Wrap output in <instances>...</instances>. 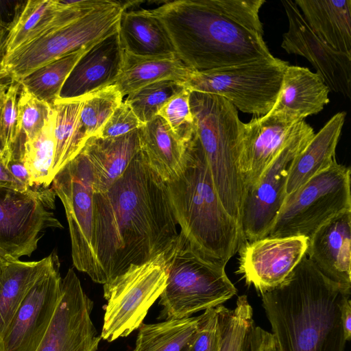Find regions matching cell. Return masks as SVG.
Instances as JSON below:
<instances>
[{
  "mask_svg": "<svg viewBox=\"0 0 351 351\" xmlns=\"http://www.w3.org/2000/svg\"><path fill=\"white\" fill-rule=\"evenodd\" d=\"M177 225L166 183L140 149L107 191L93 193V245L104 284L165 252Z\"/></svg>",
  "mask_w": 351,
  "mask_h": 351,
  "instance_id": "obj_1",
  "label": "cell"
},
{
  "mask_svg": "<svg viewBox=\"0 0 351 351\" xmlns=\"http://www.w3.org/2000/svg\"><path fill=\"white\" fill-rule=\"evenodd\" d=\"M280 351H345L340 304L351 291L303 256L279 286L260 293Z\"/></svg>",
  "mask_w": 351,
  "mask_h": 351,
  "instance_id": "obj_2",
  "label": "cell"
},
{
  "mask_svg": "<svg viewBox=\"0 0 351 351\" xmlns=\"http://www.w3.org/2000/svg\"><path fill=\"white\" fill-rule=\"evenodd\" d=\"M151 10L163 23L178 58L193 71L274 56L262 35L222 15L210 0L165 1Z\"/></svg>",
  "mask_w": 351,
  "mask_h": 351,
  "instance_id": "obj_3",
  "label": "cell"
},
{
  "mask_svg": "<svg viewBox=\"0 0 351 351\" xmlns=\"http://www.w3.org/2000/svg\"><path fill=\"white\" fill-rule=\"evenodd\" d=\"M165 183L180 232L202 256L226 267L246 240L219 197L195 132L186 143L180 173Z\"/></svg>",
  "mask_w": 351,
  "mask_h": 351,
  "instance_id": "obj_4",
  "label": "cell"
},
{
  "mask_svg": "<svg viewBox=\"0 0 351 351\" xmlns=\"http://www.w3.org/2000/svg\"><path fill=\"white\" fill-rule=\"evenodd\" d=\"M189 104L194 132L217 192L225 209L242 229L246 188L239 160L244 123L239 119L238 110L221 96L191 91Z\"/></svg>",
  "mask_w": 351,
  "mask_h": 351,
  "instance_id": "obj_5",
  "label": "cell"
},
{
  "mask_svg": "<svg viewBox=\"0 0 351 351\" xmlns=\"http://www.w3.org/2000/svg\"><path fill=\"white\" fill-rule=\"evenodd\" d=\"M167 282L160 296L165 319L191 317L216 307L237 295L225 267L194 250L180 232L164 252Z\"/></svg>",
  "mask_w": 351,
  "mask_h": 351,
  "instance_id": "obj_6",
  "label": "cell"
},
{
  "mask_svg": "<svg viewBox=\"0 0 351 351\" xmlns=\"http://www.w3.org/2000/svg\"><path fill=\"white\" fill-rule=\"evenodd\" d=\"M351 172L335 159L287 196L267 237H308L338 213L351 210Z\"/></svg>",
  "mask_w": 351,
  "mask_h": 351,
  "instance_id": "obj_7",
  "label": "cell"
},
{
  "mask_svg": "<svg viewBox=\"0 0 351 351\" xmlns=\"http://www.w3.org/2000/svg\"><path fill=\"white\" fill-rule=\"evenodd\" d=\"M288 62L274 56L211 70L193 71L184 86L190 91L221 96L237 110L255 117L273 108Z\"/></svg>",
  "mask_w": 351,
  "mask_h": 351,
  "instance_id": "obj_8",
  "label": "cell"
},
{
  "mask_svg": "<svg viewBox=\"0 0 351 351\" xmlns=\"http://www.w3.org/2000/svg\"><path fill=\"white\" fill-rule=\"evenodd\" d=\"M124 3L108 0L104 5L62 27L51 29L3 58L16 82L44 64L89 47L118 29Z\"/></svg>",
  "mask_w": 351,
  "mask_h": 351,
  "instance_id": "obj_9",
  "label": "cell"
},
{
  "mask_svg": "<svg viewBox=\"0 0 351 351\" xmlns=\"http://www.w3.org/2000/svg\"><path fill=\"white\" fill-rule=\"evenodd\" d=\"M167 282L164 252L104 284L105 306L101 339L108 342L129 335L143 324Z\"/></svg>",
  "mask_w": 351,
  "mask_h": 351,
  "instance_id": "obj_10",
  "label": "cell"
},
{
  "mask_svg": "<svg viewBox=\"0 0 351 351\" xmlns=\"http://www.w3.org/2000/svg\"><path fill=\"white\" fill-rule=\"evenodd\" d=\"M51 184L65 210L75 267L104 285L93 245V176L82 150L58 172Z\"/></svg>",
  "mask_w": 351,
  "mask_h": 351,
  "instance_id": "obj_11",
  "label": "cell"
},
{
  "mask_svg": "<svg viewBox=\"0 0 351 351\" xmlns=\"http://www.w3.org/2000/svg\"><path fill=\"white\" fill-rule=\"evenodd\" d=\"M55 195L48 187L21 191L0 186V250L7 259L29 256L44 230L62 228L52 212Z\"/></svg>",
  "mask_w": 351,
  "mask_h": 351,
  "instance_id": "obj_12",
  "label": "cell"
},
{
  "mask_svg": "<svg viewBox=\"0 0 351 351\" xmlns=\"http://www.w3.org/2000/svg\"><path fill=\"white\" fill-rule=\"evenodd\" d=\"M314 134L313 128L304 120L300 121L287 145L256 184L247 191L241 221L246 241L267 237L286 196L285 186L291 165Z\"/></svg>",
  "mask_w": 351,
  "mask_h": 351,
  "instance_id": "obj_13",
  "label": "cell"
},
{
  "mask_svg": "<svg viewBox=\"0 0 351 351\" xmlns=\"http://www.w3.org/2000/svg\"><path fill=\"white\" fill-rule=\"evenodd\" d=\"M93 302L72 268L62 279L61 296L36 351H97L101 340L91 319Z\"/></svg>",
  "mask_w": 351,
  "mask_h": 351,
  "instance_id": "obj_14",
  "label": "cell"
},
{
  "mask_svg": "<svg viewBox=\"0 0 351 351\" xmlns=\"http://www.w3.org/2000/svg\"><path fill=\"white\" fill-rule=\"evenodd\" d=\"M57 254L30 289L0 340V351H36L61 296L62 278Z\"/></svg>",
  "mask_w": 351,
  "mask_h": 351,
  "instance_id": "obj_15",
  "label": "cell"
},
{
  "mask_svg": "<svg viewBox=\"0 0 351 351\" xmlns=\"http://www.w3.org/2000/svg\"><path fill=\"white\" fill-rule=\"evenodd\" d=\"M308 237H271L245 241L239 250L237 274L260 293L279 286L306 254Z\"/></svg>",
  "mask_w": 351,
  "mask_h": 351,
  "instance_id": "obj_16",
  "label": "cell"
},
{
  "mask_svg": "<svg viewBox=\"0 0 351 351\" xmlns=\"http://www.w3.org/2000/svg\"><path fill=\"white\" fill-rule=\"evenodd\" d=\"M281 2L288 19V30L282 36L281 47L289 54L305 58L330 90L350 99L351 56L319 39L306 24L295 1Z\"/></svg>",
  "mask_w": 351,
  "mask_h": 351,
  "instance_id": "obj_17",
  "label": "cell"
},
{
  "mask_svg": "<svg viewBox=\"0 0 351 351\" xmlns=\"http://www.w3.org/2000/svg\"><path fill=\"white\" fill-rule=\"evenodd\" d=\"M300 121L270 110L243 123L239 167L246 193L289 142Z\"/></svg>",
  "mask_w": 351,
  "mask_h": 351,
  "instance_id": "obj_18",
  "label": "cell"
},
{
  "mask_svg": "<svg viewBox=\"0 0 351 351\" xmlns=\"http://www.w3.org/2000/svg\"><path fill=\"white\" fill-rule=\"evenodd\" d=\"M123 56L117 29L90 45L82 55L64 82L59 98L81 97L114 84Z\"/></svg>",
  "mask_w": 351,
  "mask_h": 351,
  "instance_id": "obj_19",
  "label": "cell"
},
{
  "mask_svg": "<svg viewBox=\"0 0 351 351\" xmlns=\"http://www.w3.org/2000/svg\"><path fill=\"white\" fill-rule=\"evenodd\" d=\"M306 256L326 278L351 291V210L335 215L308 237Z\"/></svg>",
  "mask_w": 351,
  "mask_h": 351,
  "instance_id": "obj_20",
  "label": "cell"
},
{
  "mask_svg": "<svg viewBox=\"0 0 351 351\" xmlns=\"http://www.w3.org/2000/svg\"><path fill=\"white\" fill-rule=\"evenodd\" d=\"M118 33L123 51L144 58L177 56L169 33L151 9H134L131 1L124 3Z\"/></svg>",
  "mask_w": 351,
  "mask_h": 351,
  "instance_id": "obj_21",
  "label": "cell"
},
{
  "mask_svg": "<svg viewBox=\"0 0 351 351\" xmlns=\"http://www.w3.org/2000/svg\"><path fill=\"white\" fill-rule=\"evenodd\" d=\"M215 310L218 351H280L274 335L256 325L245 295L237 298L233 308L221 304Z\"/></svg>",
  "mask_w": 351,
  "mask_h": 351,
  "instance_id": "obj_22",
  "label": "cell"
},
{
  "mask_svg": "<svg viewBox=\"0 0 351 351\" xmlns=\"http://www.w3.org/2000/svg\"><path fill=\"white\" fill-rule=\"evenodd\" d=\"M330 89L308 68L287 65L278 98L271 110L300 121L321 112L330 102Z\"/></svg>",
  "mask_w": 351,
  "mask_h": 351,
  "instance_id": "obj_23",
  "label": "cell"
},
{
  "mask_svg": "<svg viewBox=\"0 0 351 351\" xmlns=\"http://www.w3.org/2000/svg\"><path fill=\"white\" fill-rule=\"evenodd\" d=\"M138 130L117 137L87 140L82 150L90 166L94 193L105 192L124 173L141 149Z\"/></svg>",
  "mask_w": 351,
  "mask_h": 351,
  "instance_id": "obj_24",
  "label": "cell"
},
{
  "mask_svg": "<svg viewBox=\"0 0 351 351\" xmlns=\"http://www.w3.org/2000/svg\"><path fill=\"white\" fill-rule=\"evenodd\" d=\"M346 117L345 112L333 115L295 158L287 179L285 197L329 167L336 159V148Z\"/></svg>",
  "mask_w": 351,
  "mask_h": 351,
  "instance_id": "obj_25",
  "label": "cell"
},
{
  "mask_svg": "<svg viewBox=\"0 0 351 351\" xmlns=\"http://www.w3.org/2000/svg\"><path fill=\"white\" fill-rule=\"evenodd\" d=\"M295 3L319 39L351 56V0H295Z\"/></svg>",
  "mask_w": 351,
  "mask_h": 351,
  "instance_id": "obj_26",
  "label": "cell"
},
{
  "mask_svg": "<svg viewBox=\"0 0 351 351\" xmlns=\"http://www.w3.org/2000/svg\"><path fill=\"white\" fill-rule=\"evenodd\" d=\"M56 255L53 252L38 261L7 259L0 265V340L30 289Z\"/></svg>",
  "mask_w": 351,
  "mask_h": 351,
  "instance_id": "obj_27",
  "label": "cell"
},
{
  "mask_svg": "<svg viewBox=\"0 0 351 351\" xmlns=\"http://www.w3.org/2000/svg\"><path fill=\"white\" fill-rule=\"evenodd\" d=\"M138 135L141 151L151 168L165 182L174 179L182 168L186 143L158 115L145 123Z\"/></svg>",
  "mask_w": 351,
  "mask_h": 351,
  "instance_id": "obj_28",
  "label": "cell"
},
{
  "mask_svg": "<svg viewBox=\"0 0 351 351\" xmlns=\"http://www.w3.org/2000/svg\"><path fill=\"white\" fill-rule=\"evenodd\" d=\"M192 71L178 56L144 58L124 51L121 71L114 85L123 97L161 80H170L184 84Z\"/></svg>",
  "mask_w": 351,
  "mask_h": 351,
  "instance_id": "obj_29",
  "label": "cell"
},
{
  "mask_svg": "<svg viewBox=\"0 0 351 351\" xmlns=\"http://www.w3.org/2000/svg\"><path fill=\"white\" fill-rule=\"evenodd\" d=\"M64 8L60 0H29L10 26L5 43L8 54L49 29L59 27L57 15Z\"/></svg>",
  "mask_w": 351,
  "mask_h": 351,
  "instance_id": "obj_30",
  "label": "cell"
},
{
  "mask_svg": "<svg viewBox=\"0 0 351 351\" xmlns=\"http://www.w3.org/2000/svg\"><path fill=\"white\" fill-rule=\"evenodd\" d=\"M199 321V315L142 324L133 351H190Z\"/></svg>",
  "mask_w": 351,
  "mask_h": 351,
  "instance_id": "obj_31",
  "label": "cell"
},
{
  "mask_svg": "<svg viewBox=\"0 0 351 351\" xmlns=\"http://www.w3.org/2000/svg\"><path fill=\"white\" fill-rule=\"evenodd\" d=\"M86 96L58 98L52 105L55 113L53 177L82 150L78 143L77 131L80 112Z\"/></svg>",
  "mask_w": 351,
  "mask_h": 351,
  "instance_id": "obj_32",
  "label": "cell"
},
{
  "mask_svg": "<svg viewBox=\"0 0 351 351\" xmlns=\"http://www.w3.org/2000/svg\"><path fill=\"white\" fill-rule=\"evenodd\" d=\"M89 47L63 56L36 69L19 82L21 86L38 99L52 106L59 98L62 87L71 70Z\"/></svg>",
  "mask_w": 351,
  "mask_h": 351,
  "instance_id": "obj_33",
  "label": "cell"
},
{
  "mask_svg": "<svg viewBox=\"0 0 351 351\" xmlns=\"http://www.w3.org/2000/svg\"><path fill=\"white\" fill-rule=\"evenodd\" d=\"M54 122L53 110L51 119L34 138L25 140L20 134L23 137V160L30 175L33 187H49L54 178Z\"/></svg>",
  "mask_w": 351,
  "mask_h": 351,
  "instance_id": "obj_34",
  "label": "cell"
},
{
  "mask_svg": "<svg viewBox=\"0 0 351 351\" xmlns=\"http://www.w3.org/2000/svg\"><path fill=\"white\" fill-rule=\"evenodd\" d=\"M123 97L114 84L87 95L79 121L77 140L82 149L87 140L96 136L115 109L122 103Z\"/></svg>",
  "mask_w": 351,
  "mask_h": 351,
  "instance_id": "obj_35",
  "label": "cell"
},
{
  "mask_svg": "<svg viewBox=\"0 0 351 351\" xmlns=\"http://www.w3.org/2000/svg\"><path fill=\"white\" fill-rule=\"evenodd\" d=\"M185 86L180 82L166 80L148 84L126 96L124 100L138 119L146 123L157 116L160 108Z\"/></svg>",
  "mask_w": 351,
  "mask_h": 351,
  "instance_id": "obj_36",
  "label": "cell"
},
{
  "mask_svg": "<svg viewBox=\"0 0 351 351\" xmlns=\"http://www.w3.org/2000/svg\"><path fill=\"white\" fill-rule=\"evenodd\" d=\"M18 98V127L25 140L36 136L53 114V107L21 86Z\"/></svg>",
  "mask_w": 351,
  "mask_h": 351,
  "instance_id": "obj_37",
  "label": "cell"
},
{
  "mask_svg": "<svg viewBox=\"0 0 351 351\" xmlns=\"http://www.w3.org/2000/svg\"><path fill=\"white\" fill-rule=\"evenodd\" d=\"M190 93L191 91L185 88L171 97L157 114L184 143L192 136L195 128L189 104Z\"/></svg>",
  "mask_w": 351,
  "mask_h": 351,
  "instance_id": "obj_38",
  "label": "cell"
},
{
  "mask_svg": "<svg viewBox=\"0 0 351 351\" xmlns=\"http://www.w3.org/2000/svg\"><path fill=\"white\" fill-rule=\"evenodd\" d=\"M222 15L250 30L263 36L259 11L265 0H210Z\"/></svg>",
  "mask_w": 351,
  "mask_h": 351,
  "instance_id": "obj_39",
  "label": "cell"
},
{
  "mask_svg": "<svg viewBox=\"0 0 351 351\" xmlns=\"http://www.w3.org/2000/svg\"><path fill=\"white\" fill-rule=\"evenodd\" d=\"M20 88L21 84L14 82L0 104V134L8 152L19 135L17 104Z\"/></svg>",
  "mask_w": 351,
  "mask_h": 351,
  "instance_id": "obj_40",
  "label": "cell"
},
{
  "mask_svg": "<svg viewBox=\"0 0 351 351\" xmlns=\"http://www.w3.org/2000/svg\"><path fill=\"white\" fill-rule=\"evenodd\" d=\"M143 123L129 105L124 101L110 115L101 132L96 136L113 138L128 134L140 129Z\"/></svg>",
  "mask_w": 351,
  "mask_h": 351,
  "instance_id": "obj_41",
  "label": "cell"
},
{
  "mask_svg": "<svg viewBox=\"0 0 351 351\" xmlns=\"http://www.w3.org/2000/svg\"><path fill=\"white\" fill-rule=\"evenodd\" d=\"M219 335L215 307L199 315L197 335L190 351H218Z\"/></svg>",
  "mask_w": 351,
  "mask_h": 351,
  "instance_id": "obj_42",
  "label": "cell"
},
{
  "mask_svg": "<svg viewBox=\"0 0 351 351\" xmlns=\"http://www.w3.org/2000/svg\"><path fill=\"white\" fill-rule=\"evenodd\" d=\"M350 295L343 298L340 304V316L346 340L350 341L351 337V302Z\"/></svg>",
  "mask_w": 351,
  "mask_h": 351,
  "instance_id": "obj_43",
  "label": "cell"
},
{
  "mask_svg": "<svg viewBox=\"0 0 351 351\" xmlns=\"http://www.w3.org/2000/svg\"><path fill=\"white\" fill-rule=\"evenodd\" d=\"M5 160V156H0V186L21 191H26L29 189L12 176L7 169Z\"/></svg>",
  "mask_w": 351,
  "mask_h": 351,
  "instance_id": "obj_44",
  "label": "cell"
},
{
  "mask_svg": "<svg viewBox=\"0 0 351 351\" xmlns=\"http://www.w3.org/2000/svg\"><path fill=\"white\" fill-rule=\"evenodd\" d=\"M15 82L13 76L6 69L3 63V58L0 59V95H4L9 87Z\"/></svg>",
  "mask_w": 351,
  "mask_h": 351,
  "instance_id": "obj_45",
  "label": "cell"
},
{
  "mask_svg": "<svg viewBox=\"0 0 351 351\" xmlns=\"http://www.w3.org/2000/svg\"><path fill=\"white\" fill-rule=\"evenodd\" d=\"M9 29L0 24V59L3 58L5 54V43Z\"/></svg>",
  "mask_w": 351,
  "mask_h": 351,
  "instance_id": "obj_46",
  "label": "cell"
},
{
  "mask_svg": "<svg viewBox=\"0 0 351 351\" xmlns=\"http://www.w3.org/2000/svg\"><path fill=\"white\" fill-rule=\"evenodd\" d=\"M10 152H8L5 149L3 141L2 140L1 134H0V156H7Z\"/></svg>",
  "mask_w": 351,
  "mask_h": 351,
  "instance_id": "obj_47",
  "label": "cell"
},
{
  "mask_svg": "<svg viewBox=\"0 0 351 351\" xmlns=\"http://www.w3.org/2000/svg\"><path fill=\"white\" fill-rule=\"evenodd\" d=\"M7 260L6 258H3V256H0V265L5 261ZM9 260V259H8Z\"/></svg>",
  "mask_w": 351,
  "mask_h": 351,
  "instance_id": "obj_48",
  "label": "cell"
},
{
  "mask_svg": "<svg viewBox=\"0 0 351 351\" xmlns=\"http://www.w3.org/2000/svg\"><path fill=\"white\" fill-rule=\"evenodd\" d=\"M0 256H3V258H6L3 252L0 250ZM7 259V258H6Z\"/></svg>",
  "mask_w": 351,
  "mask_h": 351,
  "instance_id": "obj_49",
  "label": "cell"
},
{
  "mask_svg": "<svg viewBox=\"0 0 351 351\" xmlns=\"http://www.w3.org/2000/svg\"><path fill=\"white\" fill-rule=\"evenodd\" d=\"M6 92H7V91H6ZM5 94H4V95H0V104H1V100H2L3 97V96L5 95Z\"/></svg>",
  "mask_w": 351,
  "mask_h": 351,
  "instance_id": "obj_50",
  "label": "cell"
}]
</instances>
